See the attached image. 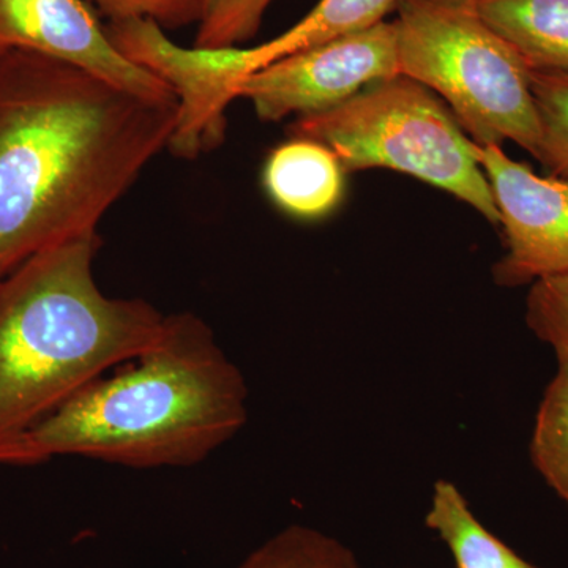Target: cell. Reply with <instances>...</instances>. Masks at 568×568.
Returning <instances> with one entry per match:
<instances>
[{
    "label": "cell",
    "mask_w": 568,
    "mask_h": 568,
    "mask_svg": "<svg viewBox=\"0 0 568 568\" xmlns=\"http://www.w3.org/2000/svg\"><path fill=\"white\" fill-rule=\"evenodd\" d=\"M179 100L31 51L0 58V278L78 235L170 148Z\"/></svg>",
    "instance_id": "1"
},
{
    "label": "cell",
    "mask_w": 568,
    "mask_h": 568,
    "mask_svg": "<svg viewBox=\"0 0 568 568\" xmlns=\"http://www.w3.org/2000/svg\"><path fill=\"white\" fill-rule=\"evenodd\" d=\"M246 399L245 377L211 325L193 313L170 315L144 353L0 444V465L82 457L132 469L194 466L241 432Z\"/></svg>",
    "instance_id": "2"
},
{
    "label": "cell",
    "mask_w": 568,
    "mask_h": 568,
    "mask_svg": "<svg viewBox=\"0 0 568 568\" xmlns=\"http://www.w3.org/2000/svg\"><path fill=\"white\" fill-rule=\"evenodd\" d=\"M99 231L33 254L0 280V444L151 347L164 320L110 297L93 275Z\"/></svg>",
    "instance_id": "3"
},
{
    "label": "cell",
    "mask_w": 568,
    "mask_h": 568,
    "mask_svg": "<svg viewBox=\"0 0 568 568\" xmlns=\"http://www.w3.org/2000/svg\"><path fill=\"white\" fill-rule=\"evenodd\" d=\"M395 11L399 74L443 99L470 141H511L538 160L530 69L474 6L399 0Z\"/></svg>",
    "instance_id": "4"
},
{
    "label": "cell",
    "mask_w": 568,
    "mask_h": 568,
    "mask_svg": "<svg viewBox=\"0 0 568 568\" xmlns=\"http://www.w3.org/2000/svg\"><path fill=\"white\" fill-rule=\"evenodd\" d=\"M295 140L327 145L349 171L386 168L420 179L499 224L491 186L474 144L435 92L410 78L377 81L347 102L297 118Z\"/></svg>",
    "instance_id": "5"
},
{
    "label": "cell",
    "mask_w": 568,
    "mask_h": 568,
    "mask_svg": "<svg viewBox=\"0 0 568 568\" xmlns=\"http://www.w3.org/2000/svg\"><path fill=\"white\" fill-rule=\"evenodd\" d=\"M398 74L395 24L383 21L268 63L235 85V99H248L261 121L276 122L332 110Z\"/></svg>",
    "instance_id": "6"
},
{
    "label": "cell",
    "mask_w": 568,
    "mask_h": 568,
    "mask_svg": "<svg viewBox=\"0 0 568 568\" xmlns=\"http://www.w3.org/2000/svg\"><path fill=\"white\" fill-rule=\"evenodd\" d=\"M473 144L506 234L496 282L514 287L568 274V179L541 178L500 145Z\"/></svg>",
    "instance_id": "7"
},
{
    "label": "cell",
    "mask_w": 568,
    "mask_h": 568,
    "mask_svg": "<svg viewBox=\"0 0 568 568\" xmlns=\"http://www.w3.org/2000/svg\"><path fill=\"white\" fill-rule=\"evenodd\" d=\"M31 51L151 99H178L166 81L112 43L85 0H0V58Z\"/></svg>",
    "instance_id": "8"
},
{
    "label": "cell",
    "mask_w": 568,
    "mask_h": 568,
    "mask_svg": "<svg viewBox=\"0 0 568 568\" xmlns=\"http://www.w3.org/2000/svg\"><path fill=\"white\" fill-rule=\"evenodd\" d=\"M399 0H320L290 31L253 48L211 51L205 59L212 80L224 88L294 52L308 50L347 33L364 31L396 9Z\"/></svg>",
    "instance_id": "9"
},
{
    "label": "cell",
    "mask_w": 568,
    "mask_h": 568,
    "mask_svg": "<svg viewBox=\"0 0 568 568\" xmlns=\"http://www.w3.org/2000/svg\"><path fill=\"white\" fill-rule=\"evenodd\" d=\"M264 183L282 211L295 219L316 220L342 200L345 170L327 145L294 138L268 156Z\"/></svg>",
    "instance_id": "10"
},
{
    "label": "cell",
    "mask_w": 568,
    "mask_h": 568,
    "mask_svg": "<svg viewBox=\"0 0 568 568\" xmlns=\"http://www.w3.org/2000/svg\"><path fill=\"white\" fill-rule=\"evenodd\" d=\"M474 9L530 70L568 73V0H477Z\"/></svg>",
    "instance_id": "11"
},
{
    "label": "cell",
    "mask_w": 568,
    "mask_h": 568,
    "mask_svg": "<svg viewBox=\"0 0 568 568\" xmlns=\"http://www.w3.org/2000/svg\"><path fill=\"white\" fill-rule=\"evenodd\" d=\"M425 525L450 549L457 568H538L489 532L450 481L435 485Z\"/></svg>",
    "instance_id": "12"
},
{
    "label": "cell",
    "mask_w": 568,
    "mask_h": 568,
    "mask_svg": "<svg viewBox=\"0 0 568 568\" xmlns=\"http://www.w3.org/2000/svg\"><path fill=\"white\" fill-rule=\"evenodd\" d=\"M555 376L538 406L530 458L548 487L568 506V349H556Z\"/></svg>",
    "instance_id": "13"
},
{
    "label": "cell",
    "mask_w": 568,
    "mask_h": 568,
    "mask_svg": "<svg viewBox=\"0 0 568 568\" xmlns=\"http://www.w3.org/2000/svg\"><path fill=\"white\" fill-rule=\"evenodd\" d=\"M237 568H361L353 549L323 530L291 525L246 555Z\"/></svg>",
    "instance_id": "14"
},
{
    "label": "cell",
    "mask_w": 568,
    "mask_h": 568,
    "mask_svg": "<svg viewBox=\"0 0 568 568\" xmlns=\"http://www.w3.org/2000/svg\"><path fill=\"white\" fill-rule=\"evenodd\" d=\"M530 91L540 121L538 162L568 179V73L530 70Z\"/></svg>",
    "instance_id": "15"
},
{
    "label": "cell",
    "mask_w": 568,
    "mask_h": 568,
    "mask_svg": "<svg viewBox=\"0 0 568 568\" xmlns=\"http://www.w3.org/2000/svg\"><path fill=\"white\" fill-rule=\"evenodd\" d=\"M272 2L274 0H207L193 48L209 51L241 48L239 44L260 31Z\"/></svg>",
    "instance_id": "16"
},
{
    "label": "cell",
    "mask_w": 568,
    "mask_h": 568,
    "mask_svg": "<svg viewBox=\"0 0 568 568\" xmlns=\"http://www.w3.org/2000/svg\"><path fill=\"white\" fill-rule=\"evenodd\" d=\"M526 323L552 349H568V274L547 276L530 284Z\"/></svg>",
    "instance_id": "17"
},
{
    "label": "cell",
    "mask_w": 568,
    "mask_h": 568,
    "mask_svg": "<svg viewBox=\"0 0 568 568\" xmlns=\"http://www.w3.org/2000/svg\"><path fill=\"white\" fill-rule=\"evenodd\" d=\"M112 21L148 20L163 29L200 24L207 0H89Z\"/></svg>",
    "instance_id": "18"
},
{
    "label": "cell",
    "mask_w": 568,
    "mask_h": 568,
    "mask_svg": "<svg viewBox=\"0 0 568 568\" xmlns=\"http://www.w3.org/2000/svg\"><path fill=\"white\" fill-rule=\"evenodd\" d=\"M437 2H446V3H469V6H474L477 0H437Z\"/></svg>",
    "instance_id": "19"
},
{
    "label": "cell",
    "mask_w": 568,
    "mask_h": 568,
    "mask_svg": "<svg viewBox=\"0 0 568 568\" xmlns=\"http://www.w3.org/2000/svg\"><path fill=\"white\" fill-rule=\"evenodd\" d=\"M0 280H2V278H0Z\"/></svg>",
    "instance_id": "20"
}]
</instances>
